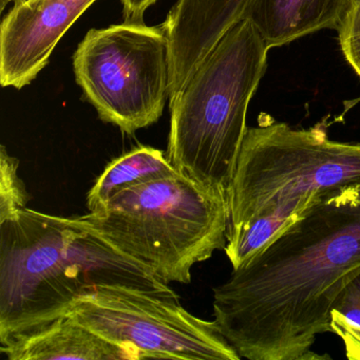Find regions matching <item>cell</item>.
<instances>
[{
	"label": "cell",
	"mask_w": 360,
	"mask_h": 360,
	"mask_svg": "<svg viewBox=\"0 0 360 360\" xmlns=\"http://www.w3.org/2000/svg\"><path fill=\"white\" fill-rule=\"evenodd\" d=\"M360 274V182L322 189L271 243L214 288L217 328L250 360H307Z\"/></svg>",
	"instance_id": "obj_1"
},
{
	"label": "cell",
	"mask_w": 360,
	"mask_h": 360,
	"mask_svg": "<svg viewBox=\"0 0 360 360\" xmlns=\"http://www.w3.org/2000/svg\"><path fill=\"white\" fill-rule=\"evenodd\" d=\"M100 285L180 299L148 267L77 218L27 207L0 222V342L68 315Z\"/></svg>",
	"instance_id": "obj_2"
},
{
	"label": "cell",
	"mask_w": 360,
	"mask_h": 360,
	"mask_svg": "<svg viewBox=\"0 0 360 360\" xmlns=\"http://www.w3.org/2000/svg\"><path fill=\"white\" fill-rule=\"evenodd\" d=\"M269 51L254 22L244 18L169 101L167 158L179 174L227 193Z\"/></svg>",
	"instance_id": "obj_3"
},
{
	"label": "cell",
	"mask_w": 360,
	"mask_h": 360,
	"mask_svg": "<svg viewBox=\"0 0 360 360\" xmlns=\"http://www.w3.org/2000/svg\"><path fill=\"white\" fill-rule=\"evenodd\" d=\"M79 219L166 283L189 284L191 267L226 246L229 201L178 174L130 187Z\"/></svg>",
	"instance_id": "obj_4"
},
{
	"label": "cell",
	"mask_w": 360,
	"mask_h": 360,
	"mask_svg": "<svg viewBox=\"0 0 360 360\" xmlns=\"http://www.w3.org/2000/svg\"><path fill=\"white\" fill-rule=\"evenodd\" d=\"M263 117L248 128L227 189L229 229L305 193L360 182V143Z\"/></svg>",
	"instance_id": "obj_5"
},
{
	"label": "cell",
	"mask_w": 360,
	"mask_h": 360,
	"mask_svg": "<svg viewBox=\"0 0 360 360\" xmlns=\"http://www.w3.org/2000/svg\"><path fill=\"white\" fill-rule=\"evenodd\" d=\"M73 70L100 119L127 134L157 123L169 98V48L162 25L92 29L73 56Z\"/></svg>",
	"instance_id": "obj_6"
},
{
	"label": "cell",
	"mask_w": 360,
	"mask_h": 360,
	"mask_svg": "<svg viewBox=\"0 0 360 360\" xmlns=\"http://www.w3.org/2000/svg\"><path fill=\"white\" fill-rule=\"evenodd\" d=\"M134 360H240L216 322L195 317L180 299L122 285H100L81 297L68 314Z\"/></svg>",
	"instance_id": "obj_7"
},
{
	"label": "cell",
	"mask_w": 360,
	"mask_h": 360,
	"mask_svg": "<svg viewBox=\"0 0 360 360\" xmlns=\"http://www.w3.org/2000/svg\"><path fill=\"white\" fill-rule=\"evenodd\" d=\"M96 0H30L0 26V84L22 89L49 63L54 48Z\"/></svg>",
	"instance_id": "obj_8"
},
{
	"label": "cell",
	"mask_w": 360,
	"mask_h": 360,
	"mask_svg": "<svg viewBox=\"0 0 360 360\" xmlns=\"http://www.w3.org/2000/svg\"><path fill=\"white\" fill-rule=\"evenodd\" d=\"M252 0H176L162 24L170 75L186 81L223 35L248 18Z\"/></svg>",
	"instance_id": "obj_9"
},
{
	"label": "cell",
	"mask_w": 360,
	"mask_h": 360,
	"mask_svg": "<svg viewBox=\"0 0 360 360\" xmlns=\"http://www.w3.org/2000/svg\"><path fill=\"white\" fill-rule=\"evenodd\" d=\"M0 345V352L10 360H134L127 349L106 340L69 315Z\"/></svg>",
	"instance_id": "obj_10"
},
{
	"label": "cell",
	"mask_w": 360,
	"mask_h": 360,
	"mask_svg": "<svg viewBox=\"0 0 360 360\" xmlns=\"http://www.w3.org/2000/svg\"><path fill=\"white\" fill-rule=\"evenodd\" d=\"M349 0H252L248 18L269 49L337 29Z\"/></svg>",
	"instance_id": "obj_11"
},
{
	"label": "cell",
	"mask_w": 360,
	"mask_h": 360,
	"mask_svg": "<svg viewBox=\"0 0 360 360\" xmlns=\"http://www.w3.org/2000/svg\"><path fill=\"white\" fill-rule=\"evenodd\" d=\"M164 151L141 146L111 162L87 195V207L94 212L122 191L151 181L178 174Z\"/></svg>",
	"instance_id": "obj_12"
},
{
	"label": "cell",
	"mask_w": 360,
	"mask_h": 360,
	"mask_svg": "<svg viewBox=\"0 0 360 360\" xmlns=\"http://www.w3.org/2000/svg\"><path fill=\"white\" fill-rule=\"evenodd\" d=\"M319 193L320 191H315L305 193L263 212L243 226L229 229L224 250L233 269L248 262L271 243L282 231L299 220Z\"/></svg>",
	"instance_id": "obj_13"
},
{
	"label": "cell",
	"mask_w": 360,
	"mask_h": 360,
	"mask_svg": "<svg viewBox=\"0 0 360 360\" xmlns=\"http://www.w3.org/2000/svg\"><path fill=\"white\" fill-rule=\"evenodd\" d=\"M20 161L9 155L6 147L0 149V222L13 219L26 210L30 195L18 176Z\"/></svg>",
	"instance_id": "obj_14"
},
{
	"label": "cell",
	"mask_w": 360,
	"mask_h": 360,
	"mask_svg": "<svg viewBox=\"0 0 360 360\" xmlns=\"http://www.w3.org/2000/svg\"><path fill=\"white\" fill-rule=\"evenodd\" d=\"M336 30L343 56L360 77V0H349Z\"/></svg>",
	"instance_id": "obj_15"
},
{
	"label": "cell",
	"mask_w": 360,
	"mask_h": 360,
	"mask_svg": "<svg viewBox=\"0 0 360 360\" xmlns=\"http://www.w3.org/2000/svg\"><path fill=\"white\" fill-rule=\"evenodd\" d=\"M330 332L342 340L347 357L360 360V326L335 311H330Z\"/></svg>",
	"instance_id": "obj_16"
},
{
	"label": "cell",
	"mask_w": 360,
	"mask_h": 360,
	"mask_svg": "<svg viewBox=\"0 0 360 360\" xmlns=\"http://www.w3.org/2000/svg\"><path fill=\"white\" fill-rule=\"evenodd\" d=\"M332 311L360 326V274L343 288L335 301Z\"/></svg>",
	"instance_id": "obj_17"
},
{
	"label": "cell",
	"mask_w": 360,
	"mask_h": 360,
	"mask_svg": "<svg viewBox=\"0 0 360 360\" xmlns=\"http://www.w3.org/2000/svg\"><path fill=\"white\" fill-rule=\"evenodd\" d=\"M157 1L158 0H121L125 22H144L143 18L145 12Z\"/></svg>",
	"instance_id": "obj_18"
},
{
	"label": "cell",
	"mask_w": 360,
	"mask_h": 360,
	"mask_svg": "<svg viewBox=\"0 0 360 360\" xmlns=\"http://www.w3.org/2000/svg\"><path fill=\"white\" fill-rule=\"evenodd\" d=\"M11 1H13L14 3V8H18L20 7V6L25 5V4L28 3L30 0H0V3H1L0 11L3 12L4 10H5L6 6H7L8 4L11 3Z\"/></svg>",
	"instance_id": "obj_19"
}]
</instances>
